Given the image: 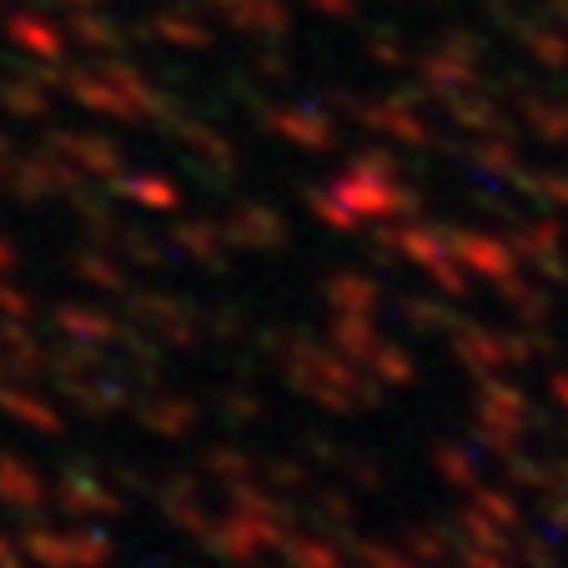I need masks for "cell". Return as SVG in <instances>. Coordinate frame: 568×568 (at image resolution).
Instances as JSON below:
<instances>
[{
    "label": "cell",
    "mask_w": 568,
    "mask_h": 568,
    "mask_svg": "<svg viewBox=\"0 0 568 568\" xmlns=\"http://www.w3.org/2000/svg\"><path fill=\"white\" fill-rule=\"evenodd\" d=\"M514 257H524L534 272H544L548 282H568V257H564V222L558 216H538V222L514 226L508 242Z\"/></svg>",
    "instance_id": "6da1fadb"
},
{
    "label": "cell",
    "mask_w": 568,
    "mask_h": 568,
    "mask_svg": "<svg viewBox=\"0 0 568 568\" xmlns=\"http://www.w3.org/2000/svg\"><path fill=\"white\" fill-rule=\"evenodd\" d=\"M443 242H448V252L463 262L468 272H478V277H508L514 272V252L504 247V242H494V236H478V232H458V226H448L443 232Z\"/></svg>",
    "instance_id": "7a4b0ae2"
},
{
    "label": "cell",
    "mask_w": 568,
    "mask_h": 568,
    "mask_svg": "<svg viewBox=\"0 0 568 568\" xmlns=\"http://www.w3.org/2000/svg\"><path fill=\"white\" fill-rule=\"evenodd\" d=\"M277 544H282V524L257 518V514H236L216 528V554L222 558H252V554L277 548Z\"/></svg>",
    "instance_id": "3957f363"
},
{
    "label": "cell",
    "mask_w": 568,
    "mask_h": 568,
    "mask_svg": "<svg viewBox=\"0 0 568 568\" xmlns=\"http://www.w3.org/2000/svg\"><path fill=\"white\" fill-rule=\"evenodd\" d=\"M453 353H458V363L468 367V373H478V377L514 363V357H508V337L488 333V327H473V322H463L458 333H453Z\"/></svg>",
    "instance_id": "277c9868"
},
{
    "label": "cell",
    "mask_w": 568,
    "mask_h": 568,
    "mask_svg": "<svg viewBox=\"0 0 568 568\" xmlns=\"http://www.w3.org/2000/svg\"><path fill=\"white\" fill-rule=\"evenodd\" d=\"M226 236L232 242H242V247H257V252H272L287 242V226H282L277 212H267V206H242V212L226 222Z\"/></svg>",
    "instance_id": "5b68a950"
},
{
    "label": "cell",
    "mask_w": 568,
    "mask_h": 568,
    "mask_svg": "<svg viewBox=\"0 0 568 568\" xmlns=\"http://www.w3.org/2000/svg\"><path fill=\"white\" fill-rule=\"evenodd\" d=\"M383 242L393 252H403L397 262H418V267H428V262H438L443 252H448L443 232H433V226H403V232H383Z\"/></svg>",
    "instance_id": "8992f818"
},
{
    "label": "cell",
    "mask_w": 568,
    "mask_h": 568,
    "mask_svg": "<svg viewBox=\"0 0 568 568\" xmlns=\"http://www.w3.org/2000/svg\"><path fill=\"white\" fill-rule=\"evenodd\" d=\"M327 302H333L337 312H373L377 307V282L367 277H333L327 282Z\"/></svg>",
    "instance_id": "52a82bcc"
},
{
    "label": "cell",
    "mask_w": 568,
    "mask_h": 568,
    "mask_svg": "<svg viewBox=\"0 0 568 568\" xmlns=\"http://www.w3.org/2000/svg\"><path fill=\"white\" fill-rule=\"evenodd\" d=\"M333 347H343L347 357L367 363V353L377 347V337H373V327L363 322V312H343V317L333 322Z\"/></svg>",
    "instance_id": "ba28073f"
},
{
    "label": "cell",
    "mask_w": 568,
    "mask_h": 568,
    "mask_svg": "<svg viewBox=\"0 0 568 568\" xmlns=\"http://www.w3.org/2000/svg\"><path fill=\"white\" fill-rule=\"evenodd\" d=\"M282 554H287L292 568H347L337 544H312V538H282Z\"/></svg>",
    "instance_id": "9c48e42d"
},
{
    "label": "cell",
    "mask_w": 568,
    "mask_h": 568,
    "mask_svg": "<svg viewBox=\"0 0 568 568\" xmlns=\"http://www.w3.org/2000/svg\"><path fill=\"white\" fill-rule=\"evenodd\" d=\"M367 367H373L377 377H387L393 387H408L413 377H418V367H413V357L403 353V347H393V343H377L373 353H367Z\"/></svg>",
    "instance_id": "30bf717a"
},
{
    "label": "cell",
    "mask_w": 568,
    "mask_h": 568,
    "mask_svg": "<svg viewBox=\"0 0 568 568\" xmlns=\"http://www.w3.org/2000/svg\"><path fill=\"white\" fill-rule=\"evenodd\" d=\"M403 548H408L413 564H443V558L453 554V538L443 534V528H408Z\"/></svg>",
    "instance_id": "8fae6325"
},
{
    "label": "cell",
    "mask_w": 568,
    "mask_h": 568,
    "mask_svg": "<svg viewBox=\"0 0 568 568\" xmlns=\"http://www.w3.org/2000/svg\"><path fill=\"white\" fill-rule=\"evenodd\" d=\"M498 287H504V302L518 312V317H528V322L548 317V297L538 287H528V282H518L514 272H508V277H498Z\"/></svg>",
    "instance_id": "7c38bea8"
},
{
    "label": "cell",
    "mask_w": 568,
    "mask_h": 568,
    "mask_svg": "<svg viewBox=\"0 0 568 568\" xmlns=\"http://www.w3.org/2000/svg\"><path fill=\"white\" fill-rule=\"evenodd\" d=\"M473 488H478V483H473ZM478 514L494 518L498 528H518V524H524V514H518L514 494H504V488H478Z\"/></svg>",
    "instance_id": "4fadbf2b"
},
{
    "label": "cell",
    "mask_w": 568,
    "mask_h": 568,
    "mask_svg": "<svg viewBox=\"0 0 568 568\" xmlns=\"http://www.w3.org/2000/svg\"><path fill=\"white\" fill-rule=\"evenodd\" d=\"M458 528H463V534H468V544H473V548H498V554H504V548H508L504 528H498L494 518H483L478 508H468V514H458Z\"/></svg>",
    "instance_id": "5bb4252c"
},
{
    "label": "cell",
    "mask_w": 568,
    "mask_h": 568,
    "mask_svg": "<svg viewBox=\"0 0 568 568\" xmlns=\"http://www.w3.org/2000/svg\"><path fill=\"white\" fill-rule=\"evenodd\" d=\"M397 317L408 322V327H448V307L443 302H428V297H403L397 302Z\"/></svg>",
    "instance_id": "9a60e30c"
},
{
    "label": "cell",
    "mask_w": 568,
    "mask_h": 568,
    "mask_svg": "<svg viewBox=\"0 0 568 568\" xmlns=\"http://www.w3.org/2000/svg\"><path fill=\"white\" fill-rule=\"evenodd\" d=\"M347 548H353L357 568H423V564H413L408 554H397V548H383V544H353V538H347Z\"/></svg>",
    "instance_id": "2e32d148"
},
{
    "label": "cell",
    "mask_w": 568,
    "mask_h": 568,
    "mask_svg": "<svg viewBox=\"0 0 568 568\" xmlns=\"http://www.w3.org/2000/svg\"><path fill=\"white\" fill-rule=\"evenodd\" d=\"M206 468H212L222 483L252 478V458H247V453H236V448H212V453H206Z\"/></svg>",
    "instance_id": "e0dca14e"
},
{
    "label": "cell",
    "mask_w": 568,
    "mask_h": 568,
    "mask_svg": "<svg viewBox=\"0 0 568 568\" xmlns=\"http://www.w3.org/2000/svg\"><path fill=\"white\" fill-rule=\"evenodd\" d=\"M438 473L448 483H458V488H473V483H478V468H473V458L463 448H448V443L438 448Z\"/></svg>",
    "instance_id": "ac0fdd59"
},
{
    "label": "cell",
    "mask_w": 568,
    "mask_h": 568,
    "mask_svg": "<svg viewBox=\"0 0 568 568\" xmlns=\"http://www.w3.org/2000/svg\"><path fill=\"white\" fill-rule=\"evenodd\" d=\"M317 514H322V518H333V524H353L357 504H353L347 494H337V488H322V494H317Z\"/></svg>",
    "instance_id": "d6986e66"
},
{
    "label": "cell",
    "mask_w": 568,
    "mask_h": 568,
    "mask_svg": "<svg viewBox=\"0 0 568 568\" xmlns=\"http://www.w3.org/2000/svg\"><path fill=\"white\" fill-rule=\"evenodd\" d=\"M312 212H317L322 226H337V232H353V226H357V216L347 212L343 202H327V196H312Z\"/></svg>",
    "instance_id": "ffe728a7"
},
{
    "label": "cell",
    "mask_w": 568,
    "mask_h": 568,
    "mask_svg": "<svg viewBox=\"0 0 568 568\" xmlns=\"http://www.w3.org/2000/svg\"><path fill=\"white\" fill-rule=\"evenodd\" d=\"M518 558H524V568H564L548 538H524V544H518Z\"/></svg>",
    "instance_id": "44dd1931"
},
{
    "label": "cell",
    "mask_w": 568,
    "mask_h": 568,
    "mask_svg": "<svg viewBox=\"0 0 568 568\" xmlns=\"http://www.w3.org/2000/svg\"><path fill=\"white\" fill-rule=\"evenodd\" d=\"M222 413H226V423H252L262 413V403H257V397H247V393H226L222 397Z\"/></svg>",
    "instance_id": "7402d4cb"
},
{
    "label": "cell",
    "mask_w": 568,
    "mask_h": 568,
    "mask_svg": "<svg viewBox=\"0 0 568 568\" xmlns=\"http://www.w3.org/2000/svg\"><path fill=\"white\" fill-rule=\"evenodd\" d=\"M458 548H463V568H514L508 558H498V548H473V544Z\"/></svg>",
    "instance_id": "603a6c76"
},
{
    "label": "cell",
    "mask_w": 568,
    "mask_h": 568,
    "mask_svg": "<svg viewBox=\"0 0 568 568\" xmlns=\"http://www.w3.org/2000/svg\"><path fill=\"white\" fill-rule=\"evenodd\" d=\"M544 518L554 534H568V494H548L544 498Z\"/></svg>",
    "instance_id": "cb8c5ba5"
},
{
    "label": "cell",
    "mask_w": 568,
    "mask_h": 568,
    "mask_svg": "<svg viewBox=\"0 0 568 568\" xmlns=\"http://www.w3.org/2000/svg\"><path fill=\"white\" fill-rule=\"evenodd\" d=\"M272 478H277L282 488H302V483H307V468H302V463H272Z\"/></svg>",
    "instance_id": "d4e9b609"
},
{
    "label": "cell",
    "mask_w": 568,
    "mask_h": 568,
    "mask_svg": "<svg viewBox=\"0 0 568 568\" xmlns=\"http://www.w3.org/2000/svg\"><path fill=\"white\" fill-rule=\"evenodd\" d=\"M212 327H216V337H236V333H242V317H236L232 307H222V312L212 317Z\"/></svg>",
    "instance_id": "484cf974"
},
{
    "label": "cell",
    "mask_w": 568,
    "mask_h": 568,
    "mask_svg": "<svg viewBox=\"0 0 568 568\" xmlns=\"http://www.w3.org/2000/svg\"><path fill=\"white\" fill-rule=\"evenodd\" d=\"M548 387H554V397H558V403H564V408H568V373H558Z\"/></svg>",
    "instance_id": "4316f807"
},
{
    "label": "cell",
    "mask_w": 568,
    "mask_h": 568,
    "mask_svg": "<svg viewBox=\"0 0 568 568\" xmlns=\"http://www.w3.org/2000/svg\"><path fill=\"white\" fill-rule=\"evenodd\" d=\"M564 438H568V433H564Z\"/></svg>",
    "instance_id": "83f0119b"
}]
</instances>
